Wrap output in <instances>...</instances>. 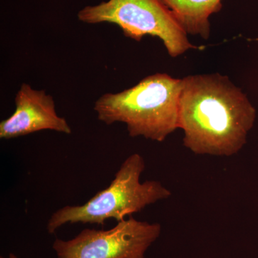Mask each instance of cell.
I'll use <instances>...</instances> for the list:
<instances>
[{"label": "cell", "instance_id": "1", "mask_svg": "<svg viewBox=\"0 0 258 258\" xmlns=\"http://www.w3.org/2000/svg\"><path fill=\"white\" fill-rule=\"evenodd\" d=\"M179 127L184 145L200 155L230 157L247 142L256 110L240 88L219 74L182 79Z\"/></svg>", "mask_w": 258, "mask_h": 258}, {"label": "cell", "instance_id": "2", "mask_svg": "<svg viewBox=\"0 0 258 258\" xmlns=\"http://www.w3.org/2000/svg\"><path fill=\"white\" fill-rule=\"evenodd\" d=\"M182 79L156 74L121 92L107 93L94 103L98 120L109 125L120 122L131 137L162 142L179 128Z\"/></svg>", "mask_w": 258, "mask_h": 258}, {"label": "cell", "instance_id": "3", "mask_svg": "<svg viewBox=\"0 0 258 258\" xmlns=\"http://www.w3.org/2000/svg\"><path fill=\"white\" fill-rule=\"evenodd\" d=\"M144 169L145 161L142 155L129 156L108 187L83 205H67L54 212L47 222V232L54 234L68 224L103 225L110 219L120 222L125 217L142 211L148 205L171 197V191L160 181L141 182Z\"/></svg>", "mask_w": 258, "mask_h": 258}, {"label": "cell", "instance_id": "4", "mask_svg": "<svg viewBox=\"0 0 258 258\" xmlns=\"http://www.w3.org/2000/svg\"><path fill=\"white\" fill-rule=\"evenodd\" d=\"M78 19L87 24L118 25L123 35L141 41L144 36L157 37L172 57L182 55L194 45L170 10L160 0H108L80 10Z\"/></svg>", "mask_w": 258, "mask_h": 258}, {"label": "cell", "instance_id": "5", "mask_svg": "<svg viewBox=\"0 0 258 258\" xmlns=\"http://www.w3.org/2000/svg\"><path fill=\"white\" fill-rule=\"evenodd\" d=\"M161 232L160 224L130 217L109 230L87 228L71 240L56 238L52 249L57 258H145Z\"/></svg>", "mask_w": 258, "mask_h": 258}, {"label": "cell", "instance_id": "6", "mask_svg": "<svg viewBox=\"0 0 258 258\" xmlns=\"http://www.w3.org/2000/svg\"><path fill=\"white\" fill-rule=\"evenodd\" d=\"M15 103L14 113L0 123V139L18 138L44 130L72 133L66 118L57 114L53 98L45 90H35L23 83Z\"/></svg>", "mask_w": 258, "mask_h": 258}, {"label": "cell", "instance_id": "7", "mask_svg": "<svg viewBox=\"0 0 258 258\" xmlns=\"http://www.w3.org/2000/svg\"><path fill=\"white\" fill-rule=\"evenodd\" d=\"M186 34L208 40L210 35L209 18L222 9V0H160Z\"/></svg>", "mask_w": 258, "mask_h": 258}, {"label": "cell", "instance_id": "8", "mask_svg": "<svg viewBox=\"0 0 258 258\" xmlns=\"http://www.w3.org/2000/svg\"><path fill=\"white\" fill-rule=\"evenodd\" d=\"M0 258H5V257H1ZM8 258H18V257H17L16 254H15L14 253H10L9 255H8Z\"/></svg>", "mask_w": 258, "mask_h": 258}]
</instances>
